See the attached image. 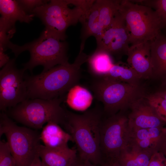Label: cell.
I'll return each mask as SVG.
<instances>
[{"instance_id": "3957f363", "label": "cell", "mask_w": 166, "mask_h": 166, "mask_svg": "<svg viewBox=\"0 0 166 166\" xmlns=\"http://www.w3.org/2000/svg\"><path fill=\"white\" fill-rule=\"evenodd\" d=\"M68 48L66 42L61 40L44 30L39 37L32 42L22 46L11 42L8 47L16 57L23 51H29L30 59L23 64V69L32 71L35 67L42 65L44 68L42 72L69 62Z\"/></svg>"}, {"instance_id": "4316f807", "label": "cell", "mask_w": 166, "mask_h": 166, "mask_svg": "<svg viewBox=\"0 0 166 166\" xmlns=\"http://www.w3.org/2000/svg\"><path fill=\"white\" fill-rule=\"evenodd\" d=\"M0 166H16L7 141H0Z\"/></svg>"}, {"instance_id": "f546056e", "label": "cell", "mask_w": 166, "mask_h": 166, "mask_svg": "<svg viewBox=\"0 0 166 166\" xmlns=\"http://www.w3.org/2000/svg\"><path fill=\"white\" fill-rule=\"evenodd\" d=\"M166 158V157L161 152H156L152 156L148 166H161Z\"/></svg>"}, {"instance_id": "d590c367", "label": "cell", "mask_w": 166, "mask_h": 166, "mask_svg": "<svg viewBox=\"0 0 166 166\" xmlns=\"http://www.w3.org/2000/svg\"><path fill=\"white\" fill-rule=\"evenodd\" d=\"M159 151L163 153L166 157V140L161 148Z\"/></svg>"}, {"instance_id": "e0dca14e", "label": "cell", "mask_w": 166, "mask_h": 166, "mask_svg": "<svg viewBox=\"0 0 166 166\" xmlns=\"http://www.w3.org/2000/svg\"><path fill=\"white\" fill-rule=\"evenodd\" d=\"M40 139L45 147L53 149L67 148L68 142H73L70 134L63 130L59 124L52 121L48 122L43 127Z\"/></svg>"}, {"instance_id": "6da1fadb", "label": "cell", "mask_w": 166, "mask_h": 166, "mask_svg": "<svg viewBox=\"0 0 166 166\" xmlns=\"http://www.w3.org/2000/svg\"><path fill=\"white\" fill-rule=\"evenodd\" d=\"M89 55L79 51L74 62L58 65L37 75L26 76L27 99L49 100L64 95L77 85L81 76V67Z\"/></svg>"}, {"instance_id": "ffe728a7", "label": "cell", "mask_w": 166, "mask_h": 166, "mask_svg": "<svg viewBox=\"0 0 166 166\" xmlns=\"http://www.w3.org/2000/svg\"><path fill=\"white\" fill-rule=\"evenodd\" d=\"M113 58L108 53L98 48L89 55L87 62L89 71L94 78L102 77L108 73L114 64Z\"/></svg>"}, {"instance_id": "7c38bea8", "label": "cell", "mask_w": 166, "mask_h": 166, "mask_svg": "<svg viewBox=\"0 0 166 166\" xmlns=\"http://www.w3.org/2000/svg\"><path fill=\"white\" fill-rule=\"evenodd\" d=\"M128 115L129 128L140 129L164 127L166 123L159 116L145 95L133 102Z\"/></svg>"}, {"instance_id": "e575fe53", "label": "cell", "mask_w": 166, "mask_h": 166, "mask_svg": "<svg viewBox=\"0 0 166 166\" xmlns=\"http://www.w3.org/2000/svg\"><path fill=\"white\" fill-rule=\"evenodd\" d=\"M30 166H43L38 154L36 156Z\"/></svg>"}, {"instance_id": "603a6c76", "label": "cell", "mask_w": 166, "mask_h": 166, "mask_svg": "<svg viewBox=\"0 0 166 166\" xmlns=\"http://www.w3.org/2000/svg\"><path fill=\"white\" fill-rule=\"evenodd\" d=\"M96 2L100 20L105 30L111 24L118 11L120 0H97Z\"/></svg>"}, {"instance_id": "9c48e42d", "label": "cell", "mask_w": 166, "mask_h": 166, "mask_svg": "<svg viewBox=\"0 0 166 166\" xmlns=\"http://www.w3.org/2000/svg\"><path fill=\"white\" fill-rule=\"evenodd\" d=\"M120 111L102 121L100 150L103 160H116L127 144L129 137L128 116Z\"/></svg>"}, {"instance_id": "d6986e66", "label": "cell", "mask_w": 166, "mask_h": 166, "mask_svg": "<svg viewBox=\"0 0 166 166\" xmlns=\"http://www.w3.org/2000/svg\"><path fill=\"white\" fill-rule=\"evenodd\" d=\"M1 18L12 26H15L16 22L29 23L33 20L34 15L26 12L17 0H0Z\"/></svg>"}, {"instance_id": "d4e9b609", "label": "cell", "mask_w": 166, "mask_h": 166, "mask_svg": "<svg viewBox=\"0 0 166 166\" xmlns=\"http://www.w3.org/2000/svg\"><path fill=\"white\" fill-rule=\"evenodd\" d=\"M145 97L154 108L160 117L166 123V100L156 93L145 95Z\"/></svg>"}, {"instance_id": "ba28073f", "label": "cell", "mask_w": 166, "mask_h": 166, "mask_svg": "<svg viewBox=\"0 0 166 166\" xmlns=\"http://www.w3.org/2000/svg\"><path fill=\"white\" fill-rule=\"evenodd\" d=\"M66 0H52L35 9L31 14L38 18L45 26L44 29L62 41L67 38L66 31L79 22L84 13L77 7L70 8Z\"/></svg>"}, {"instance_id": "f1b7e54d", "label": "cell", "mask_w": 166, "mask_h": 166, "mask_svg": "<svg viewBox=\"0 0 166 166\" xmlns=\"http://www.w3.org/2000/svg\"><path fill=\"white\" fill-rule=\"evenodd\" d=\"M66 1L69 5L72 4L75 6L80 8L84 11V12H85L92 6L95 0H67Z\"/></svg>"}, {"instance_id": "4fadbf2b", "label": "cell", "mask_w": 166, "mask_h": 166, "mask_svg": "<svg viewBox=\"0 0 166 166\" xmlns=\"http://www.w3.org/2000/svg\"><path fill=\"white\" fill-rule=\"evenodd\" d=\"M127 55V63L141 79L152 78L150 42L131 45Z\"/></svg>"}, {"instance_id": "484cf974", "label": "cell", "mask_w": 166, "mask_h": 166, "mask_svg": "<svg viewBox=\"0 0 166 166\" xmlns=\"http://www.w3.org/2000/svg\"><path fill=\"white\" fill-rule=\"evenodd\" d=\"M15 32V30L4 22H0V50L5 52L8 49L11 42L10 39Z\"/></svg>"}, {"instance_id": "83f0119b", "label": "cell", "mask_w": 166, "mask_h": 166, "mask_svg": "<svg viewBox=\"0 0 166 166\" xmlns=\"http://www.w3.org/2000/svg\"><path fill=\"white\" fill-rule=\"evenodd\" d=\"M17 2L22 8L27 13L31 14L36 8L42 5L49 1L43 0H19Z\"/></svg>"}, {"instance_id": "7402d4cb", "label": "cell", "mask_w": 166, "mask_h": 166, "mask_svg": "<svg viewBox=\"0 0 166 166\" xmlns=\"http://www.w3.org/2000/svg\"><path fill=\"white\" fill-rule=\"evenodd\" d=\"M93 99L92 96L89 90L77 85L68 92L66 101L71 108L78 111H83L89 107Z\"/></svg>"}, {"instance_id": "30bf717a", "label": "cell", "mask_w": 166, "mask_h": 166, "mask_svg": "<svg viewBox=\"0 0 166 166\" xmlns=\"http://www.w3.org/2000/svg\"><path fill=\"white\" fill-rule=\"evenodd\" d=\"M26 70L16 67L13 58L0 71V109L2 112L27 99Z\"/></svg>"}, {"instance_id": "836d02e7", "label": "cell", "mask_w": 166, "mask_h": 166, "mask_svg": "<svg viewBox=\"0 0 166 166\" xmlns=\"http://www.w3.org/2000/svg\"><path fill=\"white\" fill-rule=\"evenodd\" d=\"M101 166H120L116 160H105L102 162Z\"/></svg>"}, {"instance_id": "8d00e7d4", "label": "cell", "mask_w": 166, "mask_h": 166, "mask_svg": "<svg viewBox=\"0 0 166 166\" xmlns=\"http://www.w3.org/2000/svg\"><path fill=\"white\" fill-rule=\"evenodd\" d=\"M161 166H166V158Z\"/></svg>"}, {"instance_id": "8fae6325", "label": "cell", "mask_w": 166, "mask_h": 166, "mask_svg": "<svg viewBox=\"0 0 166 166\" xmlns=\"http://www.w3.org/2000/svg\"><path fill=\"white\" fill-rule=\"evenodd\" d=\"M97 48L102 49L113 58L119 59L127 55L129 48V37L125 21L118 11L110 25L97 41Z\"/></svg>"}, {"instance_id": "cb8c5ba5", "label": "cell", "mask_w": 166, "mask_h": 166, "mask_svg": "<svg viewBox=\"0 0 166 166\" xmlns=\"http://www.w3.org/2000/svg\"><path fill=\"white\" fill-rule=\"evenodd\" d=\"M133 2L154 9L166 29V0H133Z\"/></svg>"}, {"instance_id": "52a82bcc", "label": "cell", "mask_w": 166, "mask_h": 166, "mask_svg": "<svg viewBox=\"0 0 166 166\" xmlns=\"http://www.w3.org/2000/svg\"><path fill=\"white\" fill-rule=\"evenodd\" d=\"M91 87L95 98L104 106L103 113L108 117L129 108L135 101L145 95L140 85L94 78Z\"/></svg>"}, {"instance_id": "9a60e30c", "label": "cell", "mask_w": 166, "mask_h": 166, "mask_svg": "<svg viewBox=\"0 0 166 166\" xmlns=\"http://www.w3.org/2000/svg\"><path fill=\"white\" fill-rule=\"evenodd\" d=\"M77 149L66 148L57 149L40 146L38 155L43 166H70L78 157Z\"/></svg>"}, {"instance_id": "5b68a950", "label": "cell", "mask_w": 166, "mask_h": 166, "mask_svg": "<svg viewBox=\"0 0 166 166\" xmlns=\"http://www.w3.org/2000/svg\"><path fill=\"white\" fill-rule=\"evenodd\" d=\"M64 97L49 100L26 99L10 108L8 115L17 121L32 129L42 128L50 121L63 126L66 119V110L61 105Z\"/></svg>"}, {"instance_id": "277c9868", "label": "cell", "mask_w": 166, "mask_h": 166, "mask_svg": "<svg viewBox=\"0 0 166 166\" xmlns=\"http://www.w3.org/2000/svg\"><path fill=\"white\" fill-rule=\"evenodd\" d=\"M119 11L125 21L131 45L153 41L164 29L156 12L149 7L120 0Z\"/></svg>"}, {"instance_id": "ac0fdd59", "label": "cell", "mask_w": 166, "mask_h": 166, "mask_svg": "<svg viewBox=\"0 0 166 166\" xmlns=\"http://www.w3.org/2000/svg\"><path fill=\"white\" fill-rule=\"evenodd\" d=\"M153 154L128 143L116 160L120 166H148Z\"/></svg>"}, {"instance_id": "7a4b0ae2", "label": "cell", "mask_w": 166, "mask_h": 166, "mask_svg": "<svg viewBox=\"0 0 166 166\" xmlns=\"http://www.w3.org/2000/svg\"><path fill=\"white\" fill-rule=\"evenodd\" d=\"M104 113L94 108L82 114L66 110L64 126L76 146L78 157L97 166L103 159L100 150V129Z\"/></svg>"}, {"instance_id": "4dcf8cb0", "label": "cell", "mask_w": 166, "mask_h": 166, "mask_svg": "<svg viewBox=\"0 0 166 166\" xmlns=\"http://www.w3.org/2000/svg\"><path fill=\"white\" fill-rule=\"evenodd\" d=\"M70 166H97L88 160H81L78 156L77 160Z\"/></svg>"}, {"instance_id": "1f68e13d", "label": "cell", "mask_w": 166, "mask_h": 166, "mask_svg": "<svg viewBox=\"0 0 166 166\" xmlns=\"http://www.w3.org/2000/svg\"><path fill=\"white\" fill-rule=\"evenodd\" d=\"M10 60L9 57L4 53V51L0 50V67L4 66Z\"/></svg>"}, {"instance_id": "8992f818", "label": "cell", "mask_w": 166, "mask_h": 166, "mask_svg": "<svg viewBox=\"0 0 166 166\" xmlns=\"http://www.w3.org/2000/svg\"><path fill=\"white\" fill-rule=\"evenodd\" d=\"M3 134L16 166H30L38 154L40 133L28 127L18 126L2 112L0 115V137Z\"/></svg>"}, {"instance_id": "2e32d148", "label": "cell", "mask_w": 166, "mask_h": 166, "mask_svg": "<svg viewBox=\"0 0 166 166\" xmlns=\"http://www.w3.org/2000/svg\"><path fill=\"white\" fill-rule=\"evenodd\" d=\"M150 43L152 77L166 83V36L161 33Z\"/></svg>"}, {"instance_id": "44dd1931", "label": "cell", "mask_w": 166, "mask_h": 166, "mask_svg": "<svg viewBox=\"0 0 166 166\" xmlns=\"http://www.w3.org/2000/svg\"><path fill=\"white\" fill-rule=\"evenodd\" d=\"M101 77L137 86L140 85L141 79L127 63L121 61L114 63L108 73Z\"/></svg>"}, {"instance_id": "d6a6232c", "label": "cell", "mask_w": 166, "mask_h": 166, "mask_svg": "<svg viewBox=\"0 0 166 166\" xmlns=\"http://www.w3.org/2000/svg\"><path fill=\"white\" fill-rule=\"evenodd\" d=\"M156 93L166 100V83L161 84L160 88Z\"/></svg>"}, {"instance_id": "5bb4252c", "label": "cell", "mask_w": 166, "mask_h": 166, "mask_svg": "<svg viewBox=\"0 0 166 166\" xmlns=\"http://www.w3.org/2000/svg\"><path fill=\"white\" fill-rule=\"evenodd\" d=\"M79 22L81 24L80 51H83L86 40L90 37H94L98 41L103 34L105 29L101 21L96 0L92 6L84 12Z\"/></svg>"}]
</instances>
